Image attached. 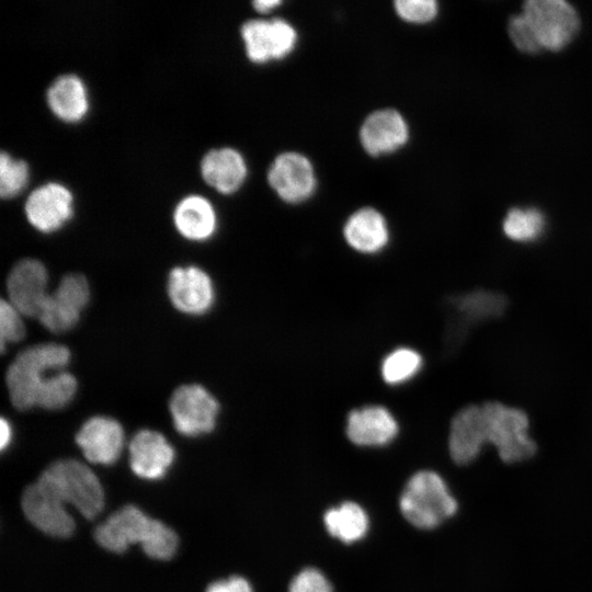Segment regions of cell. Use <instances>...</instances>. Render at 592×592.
<instances>
[{
	"label": "cell",
	"instance_id": "f546056e",
	"mask_svg": "<svg viewBox=\"0 0 592 592\" xmlns=\"http://www.w3.org/2000/svg\"><path fill=\"white\" fill-rule=\"evenodd\" d=\"M395 8L401 19L412 23L429 22L437 14V3L434 0H398Z\"/></svg>",
	"mask_w": 592,
	"mask_h": 592
},
{
	"label": "cell",
	"instance_id": "83f0119b",
	"mask_svg": "<svg viewBox=\"0 0 592 592\" xmlns=\"http://www.w3.org/2000/svg\"><path fill=\"white\" fill-rule=\"evenodd\" d=\"M22 316L8 300L1 299L0 342L2 351H4L5 344L18 342L24 338L25 327Z\"/></svg>",
	"mask_w": 592,
	"mask_h": 592
},
{
	"label": "cell",
	"instance_id": "7402d4cb",
	"mask_svg": "<svg viewBox=\"0 0 592 592\" xmlns=\"http://www.w3.org/2000/svg\"><path fill=\"white\" fill-rule=\"evenodd\" d=\"M328 533L343 543H354L363 538L368 530V516L355 502H344L329 509L323 516Z\"/></svg>",
	"mask_w": 592,
	"mask_h": 592
},
{
	"label": "cell",
	"instance_id": "484cf974",
	"mask_svg": "<svg viewBox=\"0 0 592 592\" xmlns=\"http://www.w3.org/2000/svg\"><path fill=\"white\" fill-rule=\"evenodd\" d=\"M77 391V380L72 374L62 369L54 373L42 389L37 407L58 410L66 407Z\"/></svg>",
	"mask_w": 592,
	"mask_h": 592
},
{
	"label": "cell",
	"instance_id": "d4e9b609",
	"mask_svg": "<svg viewBox=\"0 0 592 592\" xmlns=\"http://www.w3.org/2000/svg\"><path fill=\"white\" fill-rule=\"evenodd\" d=\"M422 367V356L415 350L399 348L390 352L382 363V377L389 385L411 379Z\"/></svg>",
	"mask_w": 592,
	"mask_h": 592
},
{
	"label": "cell",
	"instance_id": "836d02e7",
	"mask_svg": "<svg viewBox=\"0 0 592 592\" xmlns=\"http://www.w3.org/2000/svg\"><path fill=\"white\" fill-rule=\"evenodd\" d=\"M281 4L278 0H259L253 1V7L259 12H267Z\"/></svg>",
	"mask_w": 592,
	"mask_h": 592
},
{
	"label": "cell",
	"instance_id": "5bb4252c",
	"mask_svg": "<svg viewBox=\"0 0 592 592\" xmlns=\"http://www.w3.org/2000/svg\"><path fill=\"white\" fill-rule=\"evenodd\" d=\"M76 443L89 462L111 465L121 456L124 430L115 419L96 415L82 424L76 435Z\"/></svg>",
	"mask_w": 592,
	"mask_h": 592
},
{
	"label": "cell",
	"instance_id": "44dd1931",
	"mask_svg": "<svg viewBox=\"0 0 592 592\" xmlns=\"http://www.w3.org/2000/svg\"><path fill=\"white\" fill-rule=\"evenodd\" d=\"M348 244L362 253H376L388 242L389 234L384 216L376 209L365 207L356 210L344 225Z\"/></svg>",
	"mask_w": 592,
	"mask_h": 592
},
{
	"label": "cell",
	"instance_id": "d6986e66",
	"mask_svg": "<svg viewBox=\"0 0 592 592\" xmlns=\"http://www.w3.org/2000/svg\"><path fill=\"white\" fill-rule=\"evenodd\" d=\"M47 105L66 123H78L89 111V95L83 80L73 73L57 77L46 91Z\"/></svg>",
	"mask_w": 592,
	"mask_h": 592
},
{
	"label": "cell",
	"instance_id": "7a4b0ae2",
	"mask_svg": "<svg viewBox=\"0 0 592 592\" xmlns=\"http://www.w3.org/2000/svg\"><path fill=\"white\" fill-rule=\"evenodd\" d=\"M94 538L113 553H124L138 543L147 556L160 560L170 559L178 547V536L172 528L132 504L121 508L96 526Z\"/></svg>",
	"mask_w": 592,
	"mask_h": 592
},
{
	"label": "cell",
	"instance_id": "3957f363",
	"mask_svg": "<svg viewBox=\"0 0 592 592\" xmlns=\"http://www.w3.org/2000/svg\"><path fill=\"white\" fill-rule=\"evenodd\" d=\"M69 361V349L57 343H39L19 353L5 374L12 405L19 410L37 407L38 396L50 376L65 369Z\"/></svg>",
	"mask_w": 592,
	"mask_h": 592
},
{
	"label": "cell",
	"instance_id": "8992f818",
	"mask_svg": "<svg viewBox=\"0 0 592 592\" xmlns=\"http://www.w3.org/2000/svg\"><path fill=\"white\" fill-rule=\"evenodd\" d=\"M522 13L542 48L548 50L556 52L567 46L580 25L576 9L563 0H528Z\"/></svg>",
	"mask_w": 592,
	"mask_h": 592
},
{
	"label": "cell",
	"instance_id": "8fae6325",
	"mask_svg": "<svg viewBox=\"0 0 592 592\" xmlns=\"http://www.w3.org/2000/svg\"><path fill=\"white\" fill-rule=\"evenodd\" d=\"M267 181L276 194L287 203H300L315 191L312 164L298 152H284L275 158L267 172Z\"/></svg>",
	"mask_w": 592,
	"mask_h": 592
},
{
	"label": "cell",
	"instance_id": "5b68a950",
	"mask_svg": "<svg viewBox=\"0 0 592 592\" xmlns=\"http://www.w3.org/2000/svg\"><path fill=\"white\" fill-rule=\"evenodd\" d=\"M487 423L488 444L506 464L524 462L536 452V444L528 434L527 414L500 401L481 403Z\"/></svg>",
	"mask_w": 592,
	"mask_h": 592
},
{
	"label": "cell",
	"instance_id": "f1b7e54d",
	"mask_svg": "<svg viewBox=\"0 0 592 592\" xmlns=\"http://www.w3.org/2000/svg\"><path fill=\"white\" fill-rule=\"evenodd\" d=\"M509 36L517 49L534 54L542 49L539 42L523 13L513 15L509 21Z\"/></svg>",
	"mask_w": 592,
	"mask_h": 592
},
{
	"label": "cell",
	"instance_id": "4dcf8cb0",
	"mask_svg": "<svg viewBox=\"0 0 592 592\" xmlns=\"http://www.w3.org/2000/svg\"><path fill=\"white\" fill-rule=\"evenodd\" d=\"M289 592H333L331 583L315 568L301 570L291 582Z\"/></svg>",
	"mask_w": 592,
	"mask_h": 592
},
{
	"label": "cell",
	"instance_id": "277c9868",
	"mask_svg": "<svg viewBox=\"0 0 592 592\" xmlns=\"http://www.w3.org/2000/svg\"><path fill=\"white\" fill-rule=\"evenodd\" d=\"M399 508L412 525L431 530L452 517L458 505L437 473L421 470L407 482L399 500Z\"/></svg>",
	"mask_w": 592,
	"mask_h": 592
},
{
	"label": "cell",
	"instance_id": "2e32d148",
	"mask_svg": "<svg viewBox=\"0 0 592 592\" xmlns=\"http://www.w3.org/2000/svg\"><path fill=\"white\" fill-rule=\"evenodd\" d=\"M398 423L391 412L377 405L352 410L346 419L348 439L358 446H383L398 433Z\"/></svg>",
	"mask_w": 592,
	"mask_h": 592
},
{
	"label": "cell",
	"instance_id": "cb8c5ba5",
	"mask_svg": "<svg viewBox=\"0 0 592 592\" xmlns=\"http://www.w3.org/2000/svg\"><path fill=\"white\" fill-rule=\"evenodd\" d=\"M502 227L505 236L514 241H534L544 231L545 218L535 208H513L505 216Z\"/></svg>",
	"mask_w": 592,
	"mask_h": 592
},
{
	"label": "cell",
	"instance_id": "ac0fdd59",
	"mask_svg": "<svg viewBox=\"0 0 592 592\" xmlns=\"http://www.w3.org/2000/svg\"><path fill=\"white\" fill-rule=\"evenodd\" d=\"M203 180L217 192L231 194L247 177V164L239 151L224 147L207 151L201 160Z\"/></svg>",
	"mask_w": 592,
	"mask_h": 592
},
{
	"label": "cell",
	"instance_id": "d6a6232c",
	"mask_svg": "<svg viewBox=\"0 0 592 592\" xmlns=\"http://www.w3.org/2000/svg\"><path fill=\"white\" fill-rule=\"evenodd\" d=\"M12 435V429L8 420L1 419V449H4L10 441Z\"/></svg>",
	"mask_w": 592,
	"mask_h": 592
},
{
	"label": "cell",
	"instance_id": "9a60e30c",
	"mask_svg": "<svg viewBox=\"0 0 592 592\" xmlns=\"http://www.w3.org/2000/svg\"><path fill=\"white\" fill-rule=\"evenodd\" d=\"M129 465L144 479L162 478L174 460V449L167 439L153 430L138 431L129 442Z\"/></svg>",
	"mask_w": 592,
	"mask_h": 592
},
{
	"label": "cell",
	"instance_id": "52a82bcc",
	"mask_svg": "<svg viewBox=\"0 0 592 592\" xmlns=\"http://www.w3.org/2000/svg\"><path fill=\"white\" fill-rule=\"evenodd\" d=\"M175 430L184 436H198L212 432L219 413L216 398L202 385L178 387L169 401Z\"/></svg>",
	"mask_w": 592,
	"mask_h": 592
},
{
	"label": "cell",
	"instance_id": "30bf717a",
	"mask_svg": "<svg viewBox=\"0 0 592 592\" xmlns=\"http://www.w3.org/2000/svg\"><path fill=\"white\" fill-rule=\"evenodd\" d=\"M48 273L36 259H23L10 271L7 278L9 303L23 316L37 318L49 294Z\"/></svg>",
	"mask_w": 592,
	"mask_h": 592
},
{
	"label": "cell",
	"instance_id": "1f68e13d",
	"mask_svg": "<svg viewBox=\"0 0 592 592\" xmlns=\"http://www.w3.org/2000/svg\"><path fill=\"white\" fill-rule=\"evenodd\" d=\"M206 592H253V590L247 579L232 576L228 579L213 582L208 585Z\"/></svg>",
	"mask_w": 592,
	"mask_h": 592
},
{
	"label": "cell",
	"instance_id": "4316f807",
	"mask_svg": "<svg viewBox=\"0 0 592 592\" xmlns=\"http://www.w3.org/2000/svg\"><path fill=\"white\" fill-rule=\"evenodd\" d=\"M29 166L22 159H15L7 151L0 156V194L12 198L20 194L29 182Z\"/></svg>",
	"mask_w": 592,
	"mask_h": 592
},
{
	"label": "cell",
	"instance_id": "603a6c76",
	"mask_svg": "<svg viewBox=\"0 0 592 592\" xmlns=\"http://www.w3.org/2000/svg\"><path fill=\"white\" fill-rule=\"evenodd\" d=\"M241 37L248 58L253 62L274 59V38L271 20H250L241 26Z\"/></svg>",
	"mask_w": 592,
	"mask_h": 592
},
{
	"label": "cell",
	"instance_id": "ba28073f",
	"mask_svg": "<svg viewBox=\"0 0 592 592\" xmlns=\"http://www.w3.org/2000/svg\"><path fill=\"white\" fill-rule=\"evenodd\" d=\"M90 298L87 278L79 273L65 275L49 293L38 312V321L50 332L62 333L72 329Z\"/></svg>",
	"mask_w": 592,
	"mask_h": 592
},
{
	"label": "cell",
	"instance_id": "7c38bea8",
	"mask_svg": "<svg viewBox=\"0 0 592 592\" xmlns=\"http://www.w3.org/2000/svg\"><path fill=\"white\" fill-rule=\"evenodd\" d=\"M168 296L172 305L183 314L203 315L215 299L210 277L196 266H178L168 276Z\"/></svg>",
	"mask_w": 592,
	"mask_h": 592
},
{
	"label": "cell",
	"instance_id": "6da1fadb",
	"mask_svg": "<svg viewBox=\"0 0 592 592\" xmlns=\"http://www.w3.org/2000/svg\"><path fill=\"white\" fill-rule=\"evenodd\" d=\"M72 504L86 519H93L103 509L104 493L95 474L76 459H59L50 464L26 487L21 505L26 519L39 531L69 537L75 521L66 511Z\"/></svg>",
	"mask_w": 592,
	"mask_h": 592
},
{
	"label": "cell",
	"instance_id": "4fadbf2b",
	"mask_svg": "<svg viewBox=\"0 0 592 592\" xmlns=\"http://www.w3.org/2000/svg\"><path fill=\"white\" fill-rule=\"evenodd\" d=\"M488 444V432L481 405H469L456 412L451 421L448 451L458 465L476 459Z\"/></svg>",
	"mask_w": 592,
	"mask_h": 592
},
{
	"label": "cell",
	"instance_id": "e0dca14e",
	"mask_svg": "<svg viewBox=\"0 0 592 592\" xmlns=\"http://www.w3.org/2000/svg\"><path fill=\"white\" fill-rule=\"evenodd\" d=\"M360 138L367 153L380 156L401 148L409 138V129L399 112L384 109L366 117L360 130Z\"/></svg>",
	"mask_w": 592,
	"mask_h": 592
},
{
	"label": "cell",
	"instance_id": "9c48e42d",
	"mask_svg": "<svg viewBox=\"0 0 592 592\" xmlns=\"http://www.w3.org/2000/svg\"><path fill=\"white\" fill-rule=\"evenodd\" d=\"M24 212L27 221L36 230L45 234L56 231L72 217V193L58 182L42 184L27 196Z\"/></svg>",
	"mask_w": 592,
	"mask_h": 592
},
{
	"label": "cell",
	"instance_id": "ffe728a7",
	"mask_svg": "<svg viewBox=\"0 0 592 592\" xmlns=\"http://www.w3.org/2000/svg\"><path fill=\"white\" fill-rule=\"evenodd\" d=\"M178 232L191 241L209 239L217 228V215L213 204L204 196L190 194L181 198L173 210Z\"/></svg>",
	"mask_w": 592,
	"mask_h": 592
}]
</instances>
